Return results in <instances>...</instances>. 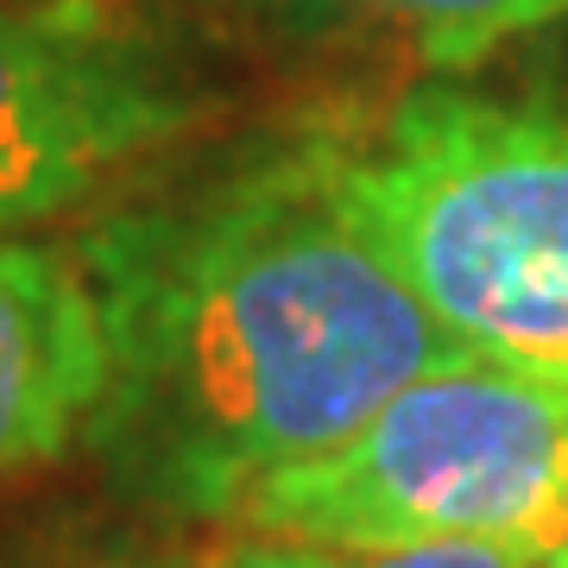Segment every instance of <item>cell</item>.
Masks as SVG:
<instances>
[{
	"instance_id": "8992f818",
	"label": "cell",
	"mask_w": 568,
	"mask_h": 568,
	"mask_svg": "<svg viewBox=\"0 0 568 568\" xmlns=\"http://www.w3.org/2000/svg\"><path fill=\"white\" fill-rule=\"evenodd\" d=\"M297 7V0H291ZM304 7H347L366 20H386L417 39L436 63H480L506 39H525L537 26L568 20V0H304Z\"/></svg>"
},
{
	"instance_id": "3957f363",
	"label": "cell",
	"mask_w": 568,
	"mask_h": 568,
	"mask_svg": "<svg viewBox=\"0 0 568 568\" xmlns=\"http://www.w3.org/2000/svg\"><path fill=\"white\" fill-rule=\"evenodd\" d=\"M227 530L342 549L499 544L568 568V386L480 354L436 366L347 443L253 480Z\"/></svg>"
},
{
	"instance_id": "52a82bcc",
	"label": "cell",
	"mask_w": 568,
	"mask_h": 568,
	"mask_svg": "<svg viewBox=\"0 0 568 568\" xmlns=\"http://www.w3.org/2000/svg\"><path fill=\"white\" fill-rule=\"evenodd\" d=\"M203 568H544L499 544H417V549H342L304 537H253L234 530L222 544L196 549Z\"/></svg>"
},
{
	"instance_id": "6da1fadb",
	"label": "cell",
	"mask_w": 568,
	"mask_h": 568,
	"mask_svg": "<svg viewBox=\"0 0 568 568\" xmlns=\"http://www.w3.org/2000/svg\"><path fill=\"white\" fill-rule=\"evenodd\" d=\"M82 265L108 316V392L82 448L121 499L164 518L227 525L253 480L474 361L347 215L328 140L108 215Z\"/></svg>"
},
{
	"instance_id": "7a4b0ae2",
	"label": "cell",
	"mask_w": 568,
	"mask_h": 568,
	"mask_svg": "<svg viewBox=\"0 0 568 568\" xmlns=\"http://www.w3.org/2000/svg\"><path fill=\"white\" fill-rule=\"evenodd\" d=\"M347 215L480 361L568 386V114L417 89L328 140Z\"/></svg>"
},
{
	"instance_id": "5b68a950",
	"label": "cell",
	"mask_w": 568,
	"mask_h": 568,
	"mask_svg": "<svg viewBox=\"0 0 568 568\" xmlns=\"http://www.w3.org/2000/svg\"><path fill=\"white\" fill-rule=\"evenodd\" d=\"M108 392V316L82 246L0 234V487L63 462Z\"/></svg>"
},
{
	"instance_id": "277c9868",
	"label": "cell",
	"mask_w": 568,
	"mask_h": 568,
	"mask_svg": "<svg viewBox=\"0 0 568 568\" xmlns=\"http://www.w3.org/2000/svg\"><path fill=\"white\" fill-rule=\"evenodd\" d=\"M203 95L114 0H0V234L196 126Z\"/></svg>"
},
{
	"instance_id": "ba28073f",
	"label": "cell",
	"mask_w": 568,
	"mask_h": 568,
	"mask_svg": "<svg viewBox=\"0 0 568 568\" xmlns=\"http://www.w3.org/2000/svg\"><path fill=\"white\" fill-rule=\"evenodd\" d=\"M63 568H203L196 556H171V549H95L82 562H63Z\"/></svg>"
}]
</instances>
